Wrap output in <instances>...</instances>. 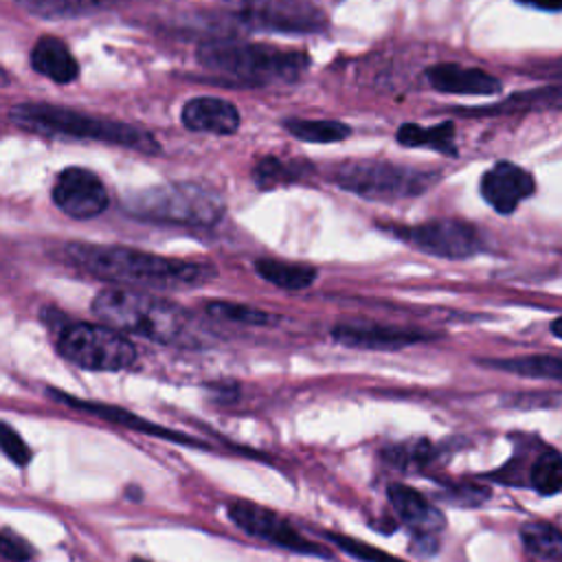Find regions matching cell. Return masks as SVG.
Returning <instances> with one entry per match:
<instances>
[{
	"mask_svg": "<svg viewBox=\"0 0 562 562\" xmlns=\"http://www.w3.org/2000/svg\"><path fill=\"white\" fill-rule=\"evenodd\" d=\"M235 15L252 31L307 35L327 29V15L310 0H237Z\"/></svg>",
	"mask_w": 562,
	"mask_h": 562,
	"instance_id": "8",
	"label": "cell"
},
{
	"mask_svg": "<svg viewBox=\"0 0 562 562\" xmlns=\"http://www.w3.org/2000/svg\"><path fill=\"white\" fill-rule=\"evenodd\" d=\"M15 2L33 15L61 20V18H81V15L103 11L114 0H15Z\"/></svg>",
	"mask_w": 562,
	"mask_h": 562,
	"instance_id": "20",
	"label": "cell"
},
{
	"mask_svg": "<svg viewBox=\"0 0 562 562\" xmlns=\"http://www.w3.org/2000/svg\"><path fill=\"white\" fill-rule=\"evenodd\" d=\"M487 367L518 373L525 378H547L560 380L562 378V362L558 356H527V358H503V360H487Z\"/></svg>",
	"mask_w": 562,
	"mask_h": 562,
	"instance_id": "23",
	"label": "cell"
},
{
	"mask_svg": "<svg viewBox=\"0 0 562 562\" xmlns=\"http://www.w3.org/2000/svg\"><path fill=\"white\" fill-rule=\"evenodd\" d=\"M428 83L443 94H496L501 92V81L481 70L461 64H435L426 68Z\"/></svg>",
	"mask_w": 562,
	"mask_h": 562,
	"instance_id": "15",
	"label": "cell"
},
{
	"mask_svg": "<svg viewBox=\"0 0 562 562\" xmlns=\"http://www.w3.org/2000/svg\"><path fill=\"white\" fill-rule=\"evenodd\" d=\"M520 538L525 551L536 562H562V536L547 522L522 525Z\"/></svg>",
	"mask_w": 562,
	"mask_h": 562,
	"instance_id": "21",
	"label": "cell"
},
{
	"mask_svg": "<svg viewBox=\"0 0 562 562\" xmlns=\"http://www.w3.org/2000/svg\"><path fill=\"white\" fill-rule=\"evenodd\" d=\"M11 121L18 127L42 132V134H59L83 140H99L108 145H119L127 149H136L143 154H158L160 143L145 130L114 121L103 116L83 114L70 108L48 105V103H20L9 110Z\"/></svg>",
	"mask_w": 562,
	"mask_h": 562,
	"instance_id": "3",
	"label": "cell"
},
{
	"mask_svg": "<svg viewBox=\"0 0 562 562\" xmlns=\"http://www.w3.org/2000/svg\"><path fill=\"white\" fill-rule=\"evenodd\" d=\"M228 518L246 533L272 542L277 547H285L299 553H321V549L305 540L301 533H296L281 516H277L272 509H266L261 505H255L250 501H235L228 505Z\"/></svg>",
	"mask_w": 562,
	"mask_h": 562,
	"instance_id": "11",
	"label": "cell"
},
{
	"mask_svg": "<svg viewBox=\"0 0 562 562\" xmlns=\"http://www.w3.org/2000/svg\"><path fill=\"white\" fill-rule=\"evenodd\" d=\"M331 338L345 347L395 351L424 340L426 334L415 329L369 323V325H338L331 329Z\"/></svg>",
	"mask_w": 562,
	"mask_h": 562,
	"instance_id": "14",
	"label": "cell"
},
{
	"mask_svg": "<svg viewBox=\"0 0 562 562\" xmlns=\"http://www.w3.org/2000/svg\"><path fill=\"white\" fill-rule=\"evenodd\" d=\"M395 138L404 147H430L432 151H439L450 158L459 154L454 145V125L450 121H443L430 127H424L417 123H402L397 127Z\"/></svg>",
	"mask_w": 562,
	"mask_h": 562,
	"instance_id": "18",
	"label": "cell"
},
{
	"mask_svg": "<svg viewBox=\"0 0 562 562\" xmlns=\"http://www.w3.org/2000/svg\"><path fill=\"white\" fill-rule=\"evenodd\" d=\"M415 250L441 259H468L483 250V237L472 224L459 220H432L413 226H384Z\"/></svg>",
	"mask_w": 562,
	"mask_h": 562,
	"instance_id": "9",
	"label": "cell"
},
{
	"mask_svg": "<svg viewBox=\"0 0 562 562\" xmlns=\"http://www.w3.org/2000/svg\"><path fill=\"white\" fill-rule=\"evenodd\" d=\"M0 452L9 457L15 465H26L31 459L29 446L22 441V437L4 422H0Z\"/></svg>",
	"mask_w": 562,
	"mask_h": 562,
	"instance_id": "27",
	"label": "cell"
},
{
	"mask_svg": "<svg viewBox=\"0 0 562 562\" xmlns=\"http://www.w3.org/2000/svg\"><path fill=\"white\" fill-rule=\"evenodd\" d=\"M31 66L35 72L48 77L55 83H70L79 75V64L70 48L53 35H44L31 50Z\"/></svg>",
	"mask_w": 562,
	"mask_h": 562,
	"instance_id": "17",
	"label": "cell"
},
{
	"mask_svg": "<svg viewBox=\"0 0 562 562\" xmlns=\"http://www.w3.org/2000/svg\"><path fill=\"white\" fill-rule=\"evenodd\" d=\"M182 125L191 132L228 136L239 130V110L222 97H193L182 105Z\"/></svg>",
	"mask_w": 562,
	"mask_h": 562,
	"instance_id": "13",
	"label": "cell"
},
{
	"mask_svg": "<svg viewBox=\"0 0 562 562\" xmlns=\"http://www.w3.org/2000/svg\"><path fill=\"white\" fill-rule=\"evenodd\" d=\"M255 270L263 281L281 290H305L318 277V270L310 263L281 261V259H257Z\"/></svg>",
	"mask_w": 562,
	"mask_h": 562,
	"instance_id": "19",
	"label": "cell"
},
{
	"mask_svg": "<svg viewBox=\"0 0 562 562\" xmlns=\"http://www.w3.org/2000/svg\"><path fill=\"white\" fill-rule=\"evenodd\" d=\"M329 538L334 542H338L340 549L353 553L360 560H367V562H400V560H395L391 555H384L382 551H375V549H371V547H367L362 542H356V540H349V538H342V536H329Z\"/></svg>",
	"mask_w": 562,
	"mask_h": 562,
	"instance_id": "29",
	"label": "cell"
},
{
	"mask_svg": "<svg viewBox=\"0 0 562 562\" xmlns=\"http://www.w3.org/2000/svg\"><path fill=\"white\" fill-rule=\"evenodd\" d=\"M551 334H553L555 338H562V331H560V318H553V321H551Z\"/></svg>",
	"mask_w": 562,
	"mask_h": 562,
	"instance_id": "31",
	"label": "cell"
},
{
	"mask_svg": "<svg viewBox=\"0 0 562 562\" xmlns=\"http://www.w3.org/2000/svg\"><path fill=\"white\" fill-rule=\"evenodd\" d=\"M389 501L400 520L417 533L419 540H430L443 527V516L432 507L417 490L393 483L389 487Z\"/></svg>",
	"mask_w": 562,
	"mask_h": 562,
	"instance_id": "16",
	"label": "cell"
},
{
	"mask_svg": "<svg viewBox=\"0 0 562 562\" xmlns=\"http://www.w3.org/2000/svg\"><path fill=\"white\" fill-rule=\"evenodd\" d=\"M53 202L68 217L90 220L108 209L110 198L105 184L94 171L86 167H66L55 178Z\"/></svg>",
	"mask_w": 562,
	"mask_h": 562,
	"instance_id": "10",
	"label": "cell"
},
{
	"mask_svg": "<svg viewBox=\"0 0 562 562\" xmlns=\"http://www.w3.org/2000/svg\"><path fill=\"white\" fill-rule=\"evenodd\" d=\"M57 349L68 362L88 371H121L136 360V347L121 331L92 323L66 325Z\"/></svg>",
	"mask_w": 562,
	"mask_h": 562,
	"instance_id": "7",
	"label": "cell"
},
{
	"mask_svg": "<svg viewBox=\"0 0 562 562\" xmlns=\"http://www.w3.org/2000/svg\"><path fill=\"white\" fill-rule=\"evenodd\" d=\"M92 312L108 327L162 345H180L191 336V316L169 299L143 290L105 288L92 299Z\"/></svg>",
	"mask_w": 562,
	"mask_h": 562,
	"instance_id": "2",
	"label": "cell"
},
{
	"mask_svg": "<svg viewBox=\"0 0 562 562\" xmlns=\"http://www.w3.org/2000/svg\"><path fill=\"white\" fill-rule=\"evenodd\" d=\"M33 547L18 536L11 529H2L0 531V555L9 562H29L33 558Z\"/></svg>",
	"mask_w": 562,
	"mask_h": 562,
	"instance_id": "28",
	"label": "cell"
},
{
	"mask_svg": "<svg viewBox=\"0 0 562 562\" xmlns=\"http://www.w3.org/2000/svg\"><path fill=\"white\" fill-rule=\"evenodd\" d=\"M198 61L211 72L257 83L296 81L310 66L305 53L239 40L204 42L198 48Z\"/></svg>",
	"mask_w": 562,
	"mask_h": 562,
	"instance_id": "4",
	"label": "cell"
},
{
	"mask_svg": "<svg viewBox=\"0 0 562 562\" xmlns=\"http://www.w3.org/2000/svg\"><path fill=\"white\" fill-rule=\"evenodd\" d=\"M130 215L178 224V226H213L224 215V200L215 189L195 182H165L130 193L123 200Z\"/></svg>",
	"mask_w": 562,
	"mask_h": 562,
	"instance_id": "5",
	"label": "cell"
},
{
	"mask_svg": "<svg viewBox=\"0 0 562 562\" xmlns=\"http://www.w3.org/2000/svg\"><path fill=\"white\" fill-rule=\"evenodd\" d=\"M331 180L364 200L395 202L426 193L441 180V173L386 160H347L334 169Z\"/></svg>",
	"mask_w": 562,
	"mask_h": 562,
	"instance_id": "6",
	"label": "cell"
},
{
	"mask_svg": "<svg viewBox=\"0 0 562 562\" xmlns=\"http://www.w3.org/2000/svg\"><path fill=\"white\" fill-rule=\"evenodd\" d=\"M292 169H294L292 165L281 162L279 158L268 156V158L259 160V165H257L255 171H252V178H255V182L259 184V189H270V187H274V184H281V182L292 180Z\"/></svg>",
	"mask_w": 562,
	"mask_h": 562,
	"instance_id": "26",
	"label": "cell"
},
{
	"mask_svg": "<svg viewBox=\"0 0 562 562\" xmlns=\"http://www.w3.org/2000/svg\"><path fill=\"white\" fill-rule=\"evenodd\" d=\"M132 562H147V560H140V558H134Z\"/></svg>",
	"mask_w": 562,
	"mask_h": 562,
	"instance_id": "33",
	"label": "cell"
},
{
	"mask_svg": "<svg viewBox=\"0 0 562 562\" xmlns=\"http://www.w3.org/2000/svg\"><path fill=\"white\" fill-rule=\"evenodd\" d=\"M0 86H9V75L2 66H0Z\"/></svg>",
	"mask_w": 562,
	"mask_h": 562,
	"instance_id": "32",
	"label": "cell"
},
{
	"mask_svg": "<svg viewBox=\"0 0 562 562\" xmlns=\"http://www.w3.org/2000/svg\"><path fill=\"white\" fill-rule=\"evenodd\" d=\"M206 314L217 318V321H228L237 325H248V327H266L279 321V316L257 310L252 305H241L233 301H209L206 303Z\"/></svg>",
	"mask_w": 562,
	"mask_h": 562,
	"instance_id": "24",
	"label": "cell"
},
{
	"mask_svg": "<svg viewBox=\"0 0 562 562\" xmlns=\"http://www.w3.org/2000/svg\"><path fill=\"white\" fill-rule=\"evenodd\" d=\"M516 2L538 11H549V13H558L562 9V0H516Z\"/></svg>",
	"mask_w": 562,
	"mask_h": 562,
	"instance_id": "30",
	"label": "cell"
},
{
	"mask_svg": "<svg viewBox=\"0 0 562 562\" xmlns=\"http://www.w3.org/2000/svg\"><path fill=\"white\" fill-rule=\"evenodd\" d=\"M64 257L97 279L130 288L182 290L198 288L215 279V268L209 263L162 257L130 246L75 241L66 244Z\"/></svg>",
	"mask_w": 562,
	"mask_h": 562,
	"instance_id": "1",
	"label": "cell"
},
{
	"mask_svg": "<svg viewBox=\"0 0 562 562\" xmlns=\"http://www.w3.org/2000/svg\"><path fill=\"white\" fill-rule=\"evenodd\" d=\"M481 195L483 200L501 215H509L516 211V206L533 195L536 180L533 176L507 160L496 162L481 176Z\"/></svg>",
	"mask_w": 562,
	"mask_h": 562,
	"instance_id": "12",
	"label": "cell"
},
{
	"mask_svg": "<svg viewBox=\"0 0 562 562\" xmlns=\"http://www.w3.org/2000/svg\"><path fill=\"white\" fill-rule=\"evenodd\" d=\"M285 130L305 143H336L351 136V127L336 119H288Z\"/></svg>",
	"mask_w": 562,
	"mask_h": 562,
	"instance_id": "22",
	"label": "cell"
},
{
	"mask_svg": "<svg viewBox=\"0 0 562 562\" xmlns=\"http://www.w3.org/2000/svg\"><path fill=\"white\" fill-rule=\"evenodd\" d=\"M529 483L544 496H555L562 487V457L555 448H547L529 470Z\"/></svg>",
	"mask_w": 562,
	"mask_h": 562,
	"instance_id": "25",
	"label": "cell"
}]
</instances>
